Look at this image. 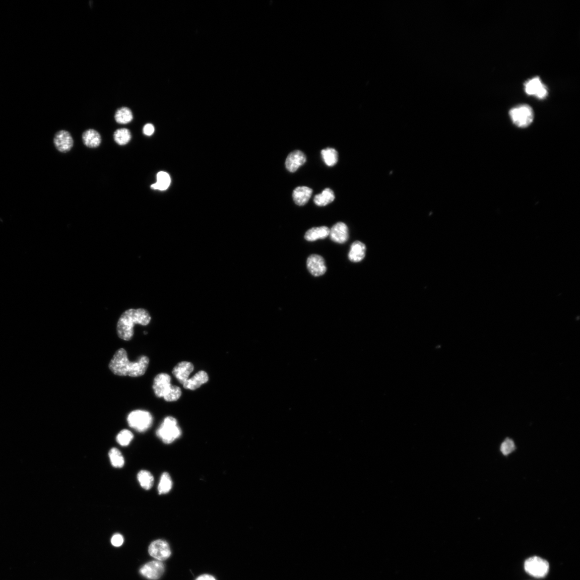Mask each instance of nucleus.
Wrapping results in <instances>:
<instances>
[{
    "mask_svg": "<svg viewBox=\"0 0 580 580\" xmlns=\"http://www.w3.org/2000/svg\"><path fill=\"white\" fill-rule=\"evenodd\" d=\"M149 363L150 359L146 356H141L136 362H130L126 351L124 348H120L114 354L109 367L113 374L119 376L138 377L145 373Z\"/></svg>",
    "mask_w": 580,
    "mask_h": 580,
    "instance_id": "1",
    "label": "nucleus"
},
{
    "mask_svg": "<svg viewBox=\"0 0 580 580\" xmlns=\"http://www.w3.org/2000/svg\"><path fill=\"white\" fill-rule=\"evenodd\" d=\"M151 316L148 310L144 308H131L125 310L119 318L117 333L119 338L125 341L132 340L134 336V327L136 324L148 325Z\"/></svg>",
    "mask_w": 580,
    "mask_h": 580,
    "instance_id": "2",
    "label": "nucleus"
},
{
    "mask_svg": "<svg viewBox=\"0 0 580 580\" xmlns=\"http://www.w3.org/2000/svg\"><path fill=\"white\" fill-rule=\"evenodd\" d=\"M157 435L166 444L174 442L181 435V430L178 426L176 419L172 416L166 418L157 430Z\"/></svg>",
    "mask_w": 580,
    "mask_h": 580,
    "instance_id": "3",
    "label": "nucleus"
},
{
    "mask_svg": "<svg viewBox=\"0 0 580 580\" xmlns=\"http://www.w3.org/2000/svg\"><path fill=\"white\" fill-rule=\"evenodd\" d=\"M509 115L513 123L521 128H525L532 123L534 115L532 107L527 104H523L511 109Z\"/></svg>",
    "mask_w": 580,
    "mask_h": 580,
    "instance_id": "4",
    "label": "nucleus"
},
{
    "mask_svg": "<svg viewBox=\"0 0 580 580\" xmlns=\"http://www.w3.org/2000/svg\"><path fill=\"white\" fill-rule=\"evenodd\" d=\"M127 421L129 426L138 432H143L152 426L153 417L151 414L145 411L136 410L131 412Z\"/></svg>",
    "mask_w": 580,
    "mask_h": 580,
    "instance_id": "5",
    "label": "nucleus"
},
{
    "mask_svg": "<svg viewBox=\"0 0 580 580\" xmlns=\"http://www.w3.org/2000/svg\"><path fill=\"white\" fill-rule=\"evenodd\" d=\"M549 568V562L538 557H531L525 563V569L527 572L537 578L545 577L548 573Z\"/></svg>",
    "mask_w": 580,
    "mask_h": 580,
    "instance_id": "6",
    "label": "nucleus"
},
{
    "mask_svg": "<svg viewBox=\"0 0 580 580\" xmlns=\"http://www.w3.org/2000/svg\"><path fill=\"white\" fill-rule=\"evenodd\" d=\"M149 552L151 556L160 561L167 560L171 555L168 543L161 540L153 542L149 546Z\"/></svg>",
    "mask_w": 580,
    "mask_h": 580,
    "instance_id": "7",
    "label": "nucleus"
},
{
    "mask_svg": "<svg viewBox=\"0 0 580 580\" xmlns=\"http://www.w3.org/2000/svg\"><path fill=\"white\" fill-rule=\"evenodd\" d=\"M525 92L529 95L544 99L548 95V90L539 77L528 80L525 84Z\"/></svg>",
    "mask_w": 580,
    "mask_h": 580,
    "instance_id": "8",
    "label": "nucleus"
},
{
    "mask_svg": "<svg viewBox=\"0 0 580 580\" xmlns=\"http://www.w3.org/2000/svg\"><path fill=\"white\" fill-rule=\"evenodd\" d=\"M165 566L160 561H153L146 563L140 569V573L151 580L159 579L164 573Z\"/></svg>",
    "mask_w": 580,
    "mask_h": 580,
    "instance_id": "9",
    "label": "nucleus"
},
{
    "mask_svg": "<svg viewBox=\"0 0 580 580\" xmlns=\"http://www.w3.org/2000/svg\"><path fill=\"white\" fill-rule=\"evenodd\" d=\"M171 384V377L165 373H161L155 377L153 389L155 396L158 398H163L167 394Z\"/></svg>",
    "mask_w": 580,
    "mask_h": 580,
    "instance_id": "10",
    "label": "nucleus"
},
{
    "mask_svg": "<svg viewBox=\"0 0 580 580\" xmlns=\"http://www.w3.org/2000/svg\"><path fill=\"white\" fill-rule=\"evenodd\" d=\"M54 144L57 150L62 153L69 152L73 148V140L71 134L67 131L61 130L57 133L54 138Z\"/></svg>",
    "mask_w": 580,
    "mask_h": 580,
    "instance_id": "11",
    "label": "nucleus"
},
{
    "mask_svg": "<svg viewBox=\"0 0 580 580\" xmlns=\"http://www.w3.org/2000/svg\"><path fill=\"white\" fill-rule=\"evenodd\" d=\"M307 267L309 273L315 277L323 275L327 271L324 259L322 256L316 254L308 257Z\"/></svg>",
    "mask_w": 580,
    "mask_h": 580,
    "instance_id": "12",
    "label": "nucleus"
},
{
    "mask_svg": "<svg viewBox=\"0 0 580 580\" xmlns=\"http://www.w3.org/2000/svg\"><path fill=\"white\" fill-rule=\"evenodd\" d=\"M306 161L305 155L297 150L290 153L285 161V167L290 172L294 173Z\"/></svg>",
    "mask_w": 580,
    "mask_h": 580,
    "instance_id": "13",
    "label": "nucleus"
},
{
    "mask_svg": "<svg viewBox=\"0 0 580 580\" xmlns=\"http://www.w3.org/2000/svg\"><path fill=\"white\" fill-rule=\"evenodd\" d=\"M194 370V366L191 363L183 361L177 364L174 367L172 372L179 382L183 385L189 379Z\"/></svg>",
    "mask_w": 580,
    "mask_h": 580,
    "instance_id": "14",
    "label": "nucleus"
},
{
    "mask_svg": "<svg viewBox=\"0 0 580 580\" xmlns=\"http://www.w3.org/2000/svg\"><path fill=\"white\" fill-rule=\"evenodd\" d=\"M329 235L334 242L344 243L349 238L348 228L344 223H338L332 227Z\"/></svg>",
    "mask_w": 580,
    "mask_h": 580,
    "instance_id": "15",
    "label": "nucleus"
},
{
    "mask_svg": "<svg viewBox=\"0 0 580 580\" xmlns=\"http://www.w3.org/2000/svg\"><path fill=\"white\" fill-rule=\"evenodd\" d=\"M209 379L208 373L204 371L196 373L192 377L187 379L183 384L184 389L194 391L200 388Z\"/></svg>",
    "mask_w": 580,
    "mask_h": 580,
    "instance_id": "16",
    "label": "nucleus"
},
{
    "mask_svg": "<svg viewBox=\"0 0 580 580\" xmlns=\"http://www.w3.org/2000/svg\"><path fill=\"white\" fill-rule=\"evenodd\" d=\"M313 190L307 186H298L293 190L292 197L294 202L299 206H303L311 197Z\"/></svg>",
    "mask_w": 580,
    "mask_h": 580,
    "instance_id": "17",
    "label": "nucleus"
},
{
    "mask_svg": "<svg viewBox=\"0 0 580 580\" xmlns=\"http://www.w3.org/2000/svg\"><path fill=\"white\" fill-rule=\"evenodd\" d=\"M366 247L365 244L360 241H355L351 244L349 252V259L353 263H359L362 261L365 256Z\"/></svg>",
    "mask_w": 580,
    "mask_h": 580,
    "instance_id": "18",
    "label": "nucleus"
},
{
    "mask_svg": "<svg viewBox=\"0 0 580 580\" xmlns=\"http://www.w3.org/2000/svg\"><path fill=\"white\" fill-rule=\"evenodd\" d=\"M83 141L89 148H96L101 143V137L99 133L93 129H89L83 134Z\"/></svg>",
    "mask_w": 580,
    "mask_h": 580,
    "instance_id": "19",
    "label": "nucleus"
},
{
    "mask_svg": "<svg viewBox=\"0 0 580 580\" xmlns=\"http://www.w3.org/2000/svg\"><path fill=\"white\" fill-rule=\"evenodd\" d=\"M330 232V228L326 226L313 227L306 232L305 239L308 241L324 239L329 236Z\"/></svg>",
    "mask_w": 580,
    "mask_h": 580,
    "instance_id": "20",
    "label": "nucleus"
},
{
    "mask_svg": "<svg viewBox=\"0 0 580 580\" xmlns=\"http://www.w3.org/2000/svg\"><path fill=\"white\" fill-rule=\"evenodd\" d=\"M335 198H336L332 190L326 188L321 194L315 196L314 202L317 206L324 207L333 202Z\"/></svg>",
    "mask_w": 580,
    "mask_h": 580,
    "instance_id": "21",
    "label": "nucleus"
},
{
    "mask_svg": "<svg viewBox=\"0 0 580 580\" xmlns=\"http://www.w3.org/2000/svg\"><path fill=\"white\" fill-rule=\"evenodd\" d=\"M157 178V181L151 185L152 188L161 191L167 189L171 182L169 174L165 171H160L158 173Z\"/></svg>",
    "mask_w": 580,
    "mask_h": 580,
    "instance_id": "22",
    "label": "nucleus"
},
{
    "mask_svg": "<svg viewBox=\"0 0 580 580\" xmlns=\"http://www.w3.org/2000/svg\"><path fill=\"white\" fill-rule=\"evenodd\" d=\"M115 118L119 124H127L132 121L134 115L132 110L127 107H122L117 110Z\"/></svg>",
    "mask_w": 580,
    "mask_h": 580,
    "instance_id": "23",
    "label": "nucleus"
},
{
    "mask_svg": "<svg viewBox=\"0 0 580 580\" xmlns=\"http://www.w3.org/2000/svg\"><path fill=\"white\" fill-rule=\"evenodd\" d=\"M138 480L141 487L145 490L150 489L154 484V478L151 472L142 470L138 474Z\"/></svg>",
    "mask_w": 580,
    "mask_h": 580,
    "instance_id": "24",
    "label": "nucleus"
},
{
    "mask_svg": "<svg viewBox=\"0 0 580 580\" xmlns=\"http://www.w3.org/2000/svg\"><path fill=\"white\" fill-rule=\"evenodd\" d=\"M321 155L326 165L332 167L337 164L338 161V153L332 148H327L321 151Z\"/></svg>",
    "mask_w": 580,
    "mask_h": 580,
    "instance_id": "25",
    "label": "nucleus"
},
{
    "mask_svg": "<svg viewBox=\"0 0 580 580\" xmlns=\"http://www.w3.org/2000/svg\"><path fill=\"white\" fill-rule=\"evenodd\" d=\"M113 138L117 144L124 146L127 144L132 140V134L127 128H119L114 133Z\"/></svg>",
    "mask_w": 580,
    "mask_h": 580,
    "instance_id": "26",
    "label": "nucleus"
},
{
    "mask_svg": "<svg viewBox=\"0 0 580 580\" xmlns=\"http://www.w3.org/2000/svg\"><path fill=\"white\" fill-rule=\"evenodd\" d=\"M173 482L168 473H163L161 477L158 490L160 494H166L170 491Z\"/></svg>",
    "mask_w": 580,
    "mask_h": 580,
    "instance_id": "27",
    "label": "nucleus"
},
{
    "mask_svg": "<svg viewBox=\"0 0 580 580\" xmlns=\"http://www.w3.org/2000/svg\"><path fill=\"white\" fill-rule=\"evenodd\" d=\"M111 465L114 468H121L124 467L125 460L120 452L117 448L113 447L109 453Z\"/></svg>",
    "mask_w": 580,
    "mask_h": 580,
    "instance_id": "28",
    "label": "nucleus"
},
{
    "mask_svg": "<svg viewBox=\"0 0 580 580\" xmlns=\"http://www.w3.org/2000/svg\"><path fill=\"white\" fill-rule=\"evenodd\" d=\"M182 396V391L180 388L172 385L170 386L167 394L163 397L167 402H173L178 400Z\"/></svg>",
    "mask_w": 580,
    "mask_h": 580,
    "instance_id": "29",
    "label": "nucleus"
},
{
    "mask_svg": "<svg viewBox=\"0 0 580 580\" xmlns=\"http://www.w3.org/2000/svg\"><path fill=\"white\" fill-rule=\"evenodd\" d=\"M134 435L130 431L124 429L120 431L116 437L117 442L121 446H125L130 444L134 439Z\"/></svg>",
    "mask_w": 580,
    "mask_h": 580,
    "instance_id": "30",
    "label": "nucleus"
},
{
    "mask_svg": "<svg viewBox=\"0 0 580 580\" xmlns=\"http://www.w3.org/2000/svg\"><path fill=\"white\" fill-rule=\"evenodd\" d=\"M515 444L510 438H506L501 445V452L504 456H508L515 450Z\"/></svg>",
    "mask_w": 580,
    "mask_h": 580,
    "instance_id": "31",
    "label": "nucleus"
},
{
    "mask_svg": "<svg viewBox=\"0 0 580 580\" xmlns=\"http://www.w3.org/2000/svg\"><path fill=\"white\" fill-rule=\"evenodd\" d=\"M111 542L113 546L119 547L123 544L124 538L121 535L117 534L112 536Z\"/></svg>",
    "mask_w": 580,
    "mask_h": 580,
    "instance_id": "32",
    "label": "nucleus"
},
{
    "mask_svg": "<svg viewBox=\"0 0 580 580\" xmlns=\"http://www.w3.org/2000/svg\"><path fill=\"white\" fill-rule=\"evenodd\" d=\"M154 126L152 124H147L143 128V133L148 136H152L154 134Z\"/></svg>",
    "mask_w": 580,
    "mask_h": 580,
    "instance_id": "33",
    "label": "nucleus"
},
{
    "mask_svg": "<svg viewBox=\"0 0 580 580\" xmlns=\"http://www.w3.org/2000/svg\"><path fill=\"white\" fill-rule=\"evenodd\" d=\"M196 580H216V579L213 576L204 574L200 576Z\"/></svg>",
    "mask_w": 580,
    "mask_h": 580,
    "instance_id": "34",
    "label": "nucleus"
}]
</instances>
